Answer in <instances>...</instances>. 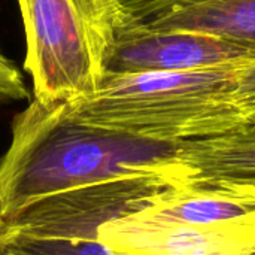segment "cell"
Returning <instances> with one entry per match:
<instances>
[{
	"label": "cell",
	"mask_w": 255,
	"mask_h": 255,
	"mask_svg": "<svg viewBox=\"0 0 255 255\" xmlns=\"http://www.w3.org/2000/svg\"><path fill=\"white\" fill-rule=\"evenodd\" d=\"M232 99L248 124H255V54L236 64Z\"/></svg>",
	"instance_id": "obj_11"
},
{
	"label": "cell",
	"mask_w": 255,
	"mask_h": 255,
	"mask_svg": "<svg viewBox=\"0 0 255 255\" xmlns=\"http://www.w3.org/2000/svg\"><path fill=\"white\" fill-rule=\"evenodd\" d=\"M254 54L202 33L151 30L123 22L114 28L105 58V73L184 72L239 61Z\"/></svg>",
	"instance_id": "obj_4"
},
{
	"label": "cell",
	"mask_w": 255,
	"mask_h": 255,
	"mask_svg": "<svg viewBox=\"0 0 255 255\" xmlns=\"http://www.w3.org/2000/svg\"><path fill=\"white\" fill-rule=\"evenodd\" d=\"M139 25L151 30L202 33L255 52V0L215 1Z\"/></svg>",
	"instance_id": "obj_8"
},
{
	"label": "cell",
	"mask_w": 255,
	"mask_h": 255,
	"mask_svg": "<svg viewBox=\"0 0 255 255\" xmlns=\"http://www.w3.org/2000/svg\"><path fill=\"white\" fill-rule=\"evenodd\" d=\"M134 215L155 223L196 227L255 226V188L236 184L178 181Z\"/></svg>",
	"instance_id": "obj_6"
},
{
	"label": "cell",
	"mask_w": 255,
	"mask_h": 255,
	"mask_svg": "<svg viewBox=\"0 0 255 255\" xmlns=\"http://www.w3.org/2000/svg\"><path fill=\"white\" fill-rule=\"evenodd\" d=\"M245 131H247V133H253V134H255V124H251Z\"/></svg>",
	"instance_id": "obj_13"
},
{
	"label": "cell",
	"mask_w": 255,
	"mask_h": 255,
	"mask_svg": "<svg viewBox=\"0 0 255 255\" xmlns=\"http://www.w3.org/2000/svg\"><path fill=\"white\" fill-rule=\"evenodd\" d=\"M24 99H28V91L19 70L0 54V105Z\"/></svg>",
	"instance_id": "obj_12"
},
{
	"label": "cell",
	"mask_w": 255,
	"mask_h": 255,
	"mask_svg": "<svg viewBox=\"0 0 255 255\" xmlns=\"http://www.w3.org/2000/svg\"><path fill=\"white\" fill-rule=\"evenodd\" d=\"M239 61L184 72L105 73L91 94L64 108L81 121L164 143L236 134L250 127L232 99Z\"/></svg>",
	"instance_id": "obj_2"
},
{
	"label": "cell",
	"mask_w": 255,
	"mask_h": 255,
	"mask_svg": "<svg viewBox=\"0 0 255 255\" xmlns=\"http://www.w3.org/2000/svg\"><path fill=\"white\" fill-rule=\"evenodd\" d=\"M0 223H1V221H0Z\"/></svg>",
	"instance_id": "obj_14"
},
{
	"label": "cell",
	"mask_w": 255,
	"mask_h": 255,
	"mask_svg": "<svg viewBox=\"0 0 255 255\" xmlns=\"http://www.w3.org/2000/svg\"><path fill=\"white\" fill-rule=\"evenodd\" d=\"M99 242L114 255H255V226L164 224L130 214L103 224Z\"/></svg>",
	"instance_id": "obj_5"
},
{
	"label": "cell",
	"mask_w": 255,
	"mask_h": 255,
	"mask_svg": "<svg viewBox=\"0 0 255 255\" xmlns=\"http://www.w3.org/2000/svg\"><path fill=\"white\" fill-rule=\"evenodd\" d=\"M117 9V25L128 24H148L154 19L209 4L223 0H112Z\"/></svg>",
	"instance_id": "obj_10"
},
{
	"label": "cell",
	"mask_w": 255,
	"mask_h": 255,
	"mask_svg": "<svg viewBox=\"0 0 255 255\" xmlns=\"http://www.w3.org/2000/svg\"><path fill=\"white\" fill-rule=\"evenodd\" d=\"M24 69L40 103H69L91 94L105 75L117 25L112 0H18Z\"/></svg>",
	"instance_id": "obj_3"
},
{
	"label": "cell",
	"mask_w": 255,
	"mask_h": 255,
	"mask_svg": "<svg viewBox=\"0 0 255 255\" xmlns=\"http://www.w3.org/2000/svg\"><path fill=\"white\" fill-rule=\"evenodd\" d=\"M175 145L90 124L64 103L33 99L13 118L0 158V221L54 194L170 170Z\"/></svg>",
	"instance_id": "obj_1"
},
{
	"label": "cell",
	"mask_w": 255,
	"mask_h": 255,
	"mask_svg": "<svg viewBox=\"0 0 255 255\" xmlns=\"http://www.w3.org/2000/svg\"><path fill=\"white\" fill-rule=\"evenodd\" d=\"M172 176L191 184H236L255 188V134L241 131L179 142L169 158Z\"/></svg>",
	"instance_id": "obj_7"
},
{
	"label": "cell",
	"mask_w": 255,
	"mask_h": 255,
	"mask_svg": "<svg viewBox=\"0 0 255 255\" xmlns=\"http://www.w3.org/2000/svg\"><path fill=\"white\" fill-rule=\"evenodd\" d=\"M0 255H114L99 239L30 238L0 232Z\"/></svg>",
	"instance_id": "obj_9"
}]
</instances>
